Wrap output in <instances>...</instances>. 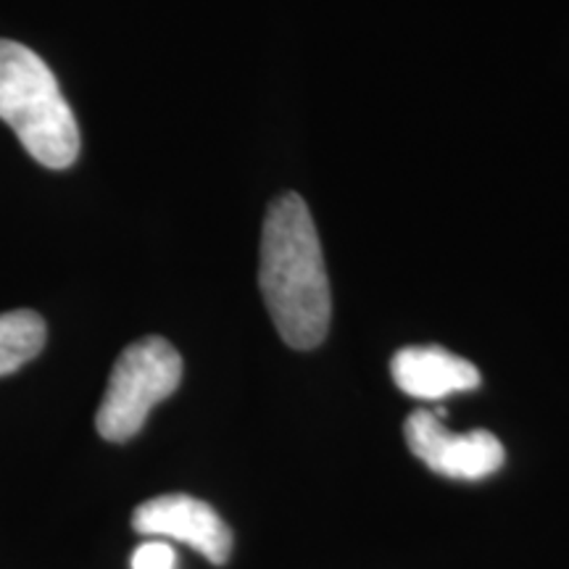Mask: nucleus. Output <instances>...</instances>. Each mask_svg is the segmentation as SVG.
<instances>
[{
    "instance_id": "423d86ee",
    "label": "nucleus",
    "mask_w": 569,
    "mask_h": 569,
    "mask_svg": "<svg viewBox=\"0 0 569 569\" xmlns=\"http://www.w3.org/2000/svg\"><path fill=\"white\" fill-rule=\"evenodd\" d=\"M390 375L398 390L425 401H440L480 386L478 367L440 346L401 348L390 361Z\"/></svg>"
},
{
    "instance_id": "f257e3e1",
    "label": "nucleus",
    "mask_w": 569,
    "mask_h": 569,
    "mask_svg": "<svg viewBox=\"0 0 569 569\" xmlns=\"http://www.w3.org/2000/svg\"><path fill=\"white\" fill-rule=\"evenodd\" d=\"M259 288L284 343L298 351L322 343L332 317L330 280L315 217L298 193H284L269 206L261 230Z\"/></svg>"
},
{
    "instance_id": "6e6552de",
    "label": "nucleus",
    "mask_w": 569,
    "mask_h": 569,
    "mask_svg": "<svg viewBox=\"0 0 569 569\" xmlns=\"http://www.w3.org/2000/svg\"><path fill=\"white\" fill-rule=\"evenodd\" d=\"M177 567V553L167 540H146L138 546L132 553V569H174Z\"/></svg>"
},
{
    "instance_id": "f03ea898",
    "label": "nucleus",
    "mask_w": 569,
    "mask_h": 569,
    "mask_svg": "<svg viewBox=\"0 0 569 569\" xmlns=\"http://www.w3.org/2000/svg\"><path fill=\"white\" fill-rule=\"evenodd\" d=\"M0 119L48 169H67L80 156V127L59 80L38 53L0 40Z\"/></svg>"
},
{
    "instance_id": "7ed1b4c3",
    "label": "nucleus",
    "mask_w": 569,
    "mask_h": 569,
    "mask_svg": "<svg viewBox=\"0 0 569 569\" xmlns=\"http://www.w3.org/2000/svg\"><path fill=\"white\" fill-rule=\"evenodd\" d=\"M180 380L182 359L169 340L151 336L127 346L111 369L96 415L101 438L124 443L138 436L156 403L172 396Z\"/></svg>"
},
{
    "instance_id": "20e7f679",
    "label": "nucleus",
    "mask_w": 569,
    "mask_h": 569,
    "mask_svg": "<svg viewBox=\"0 0 569 569\" xmlns=\"http://www.w3.org/2000/svg\"><path fill=\"white\" fill-rule=\"evenodd\" d=\"M403 438L427 469L451 480L490 478L507 461V451L493 432L472 430L459 436L425 409L403 422Z\"/></svg>"
},
{
    "instance_id": "0eeeda50",
    "label": "nucleus",
    "mask_w": 569,
    "mask_h": 569,
    "mask_svg": "<svg viewBox=\"0 0 569 569\" xmlns=\"http://www.w3.org/2000/svg\"><path fill=\"white\" fill-rule=\"evenodd\" d=\"M46 346V322L30 309L0 315V377L17 372Z\"/></svg>"
},
{
    "instance_id": "39448f33",
    "label": "nucleus",
    "mask_w": 569,
    "mask_h": 569,
    "mask_svg": "<svg viewBox=\"0 0 569 569\" xmlns=\"http://www.w3.org/2000/svg\"><path fill=\"white\" fill-rule=\"evenodd\" d=\"M134 532L146 538L180 540L203 553L211 565H224L232 553V532L201 498L169 493L140 503L132 515Z\"/></svg>"
}]
</instances>
